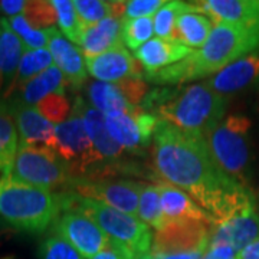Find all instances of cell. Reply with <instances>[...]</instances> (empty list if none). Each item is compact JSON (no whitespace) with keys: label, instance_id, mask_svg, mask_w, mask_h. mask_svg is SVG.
<instances>
[{"label":"cell","instance_id":"10","mask_svg":"<svg viewBox=\"0 0 259 259\" xmlns=\"http://www.w3.org/2000/svg\"><path fill=\"white\" fill-rule=\"evenodd\" d=\"M214 225L197 221H168L156 231L150 253H190L204 252L209 248Z\"/></svg>","mask_w":259,"mask_h":259},{"label":"cell","instance_id":"48","mask_svg":"<svg viewBox=\"0 0 259 259\" xmlns=\"http://www.w3.org/2000/svg\"><path fill=\"white\" fill-rule=\"evenodd\" d=\"M0 30H2V19H0Z\"/></svg>","mask_w":259,"mask_h":259},{"label":"cell","instance_id":"22","mask_svg":"<svg viewBox=\"0 0 259 259\" xmlns=\"http://www.w3.org/2000/svg\"><path fill=\"white\" fill-rule=\"evenodd\" d=\"M121 44V19L108 18L95 25L81 26L76 47L82 52L83 58H90L101 55Z\"/></svg>","mask_w":259,"mask_h":259},{"label":"cell","instance_id":"44","mask_svg":"<svg viewBox=\"0 0 259 259\" xmlns=\"http://www.w3.org/2000/svg\"><path fill=\"white\" fill-rule=\"evenodd\" d=\"M204 252H190V253H170V255H153L150 259H200Z\"/></svg>","mask_w":259,"mask_h":259},{"label":"cell","instance_id":"14","mask_svg":"<svg viewBox=\"0 0 259 259\" xmlns=\"http://www.w3.org/2000/svg\"><path fill=\"white\" fill-rule=\"evenodd\" d=\"M8 107L20 137L19 146L55 148V125L37 111L36 107L22 104L13 98Z\"/></svg>","mask_w":259,"mask_h":259},{"label":"cell","instance_id":"30","mask_svg":"<svg viewBox=\"0 0 259 259\" xmlns=\"http://www.w3.org/2000/svg\"><path fill=\"white\" fill-rule=\"evenodd\" d=\"M154 33V19H124L121 20V42L124 47L136 52L148 40Z\"/></svg>","mask_w":259,"mask_h":259},{"label":"cell","instance_id":"2","mask_svg":"<svg viewBox=\"0 0 259 259\" xmlns=\"http://www.w3.org/2000/svg\"><path fill=\"white\" fill-rule=\"evenodd\" d=\"M259 51V28H246L232 23H218L210 36L199 49L177 64L154 74H144L143 79L160 87L180 85L218 74L238 59Z\"/></svg>","mask_w":259,"mask_h":259},{"label":"cell","instance_id":"38","mask_svg":"<svg viewBox=\"0 0 259 259\" xmlns=\"http://www.w3.org/2000/svg\"><path fill=\"white\" fill-rule=\"evenodd\" d=\"M164 0H130L125 5L124 19H141L154 18V15L161 6L164 5Z\"/></svg>","mask_w":259,"mask_h":259},{"label":"cell","instance_id":"4","mask_svg":"<svg viewBox=\"0 0 259 259\" xmlns=\"http://www.w3.org/2000/svg\"><path fill=\"white\" fill-rule=\"evenodd\" d=\"M61 202L62 212H79L93 219L108 236L110 242L124 250L131 259L150 253L153 235L147 225L137 216L120 212L71 192H61Z\"/></svg>","mask_w":259,"mask_h":259},{"label":"cell","instance_id":"34","mask_svg":"<svg viewBox=\"0 0 259 259\" xmlns=\"http://www.w3.org/2000/svg\"><path fill=\"white\" fill-rule=\"evenodd\" d=\"M37 259H85L69 242L52 231L37 246Z\"/></svg>","mask_w":259,"mask_h":259},{"label":"cell","instance_id":"37","mask_svg":"<svg viewBox=\"0 0 259 259\" xmlns=\"http://www.w3.org/2000/svg\"><path fill=\"white\" fill-rule=\"evenodd\" d=\"M23 16L36 29H49L55 26L56 23L55 9L51 2H44V0L28 2Z\"/></svg>","mask_w":259,"mask_h":259},{"label":"cell","instance_id":"1","mask_svg":"<svg viewBox=\"0 0 259 259\" xmlns=\"http://www.w3.org/2000/svg\"><path fill=\"white\" fill-rule=\"evenodd\" d=\"M153 144L158 175L189 194L212 216L214 225L255 207L249 189L232 180L216 166L203 136L160 120Z\"/></svg>","mask_w":259,"mask_h":259},{"label":"cell","instance_id":"26","mask_svg":"<svg viewBox=\"0 0 259 259\" xmlns=\"http://www.w3.org/2000/svg\"><path fill=\"white\" fill-rule=\"evenodd\" d=\"M90 105L104 115L130 111L131 107L117 83L93 81L87 88Z\"/></svg>","mask_w":259,"mask_h":259},{"label":"cell","instance_id":"19","mask_svg":"<svg viewBox=\"0 0 259 259\" xmlns=\"http://www.w3.org/2000/svg\"><path fill=\"white\" fill-rule=\"evenodd\" d=\"M194 49L176 40L154 37L134 52V58L143 66L144 74H154L163 68L177 64L190 55Z\"/></svg>","mask_w":259,"mask_h":259},{"label":"cell","instance_id":"11","mask_svg":"<svg viewBox=\"0 0 259 259\" xmlns=\"http://www.w3.org/2000/svg\"><path fill=\"white\" fill-rule=\"evenodd\" d=\"M105 122L110 136L125 151H139L151 143L160 118L141 107H134L127 112L105 115Z\"/></svg>","mask_w":259,"mask_h":259},{"label":"cell","instance_id":"35","mask_svg":"<svg viewBox=\"0 0 259 259\" xmlns=\"http://www.w3.org/2000/svg\"><path fill=\"white\" fill-rule=\"evenodd\" d=\"M75 12L78 15L81 26H90L112 18L111 2L101 0H74Z\"/></svg>","mask_w":259,"mask_h":259},{"label":"cell","instance_id":"24","mask_svg":"<svg viewBox=\"0 0 259 259\" xmlns=\"http://www.w3.org/2000/svg\"><path fill=\"white\" fill-rule=\"evenodd\" d=\"M66 85L68 83L65 81L62 72L56 68L55 65H52L47 71L40 72L25 83L22 88H19L18 97H15L13 100L35 107L37 102L42 101L49 95H54V94L64 95Z\"/></svg>","mask_w":259,"mask_h":259},{"label":"cell","instance_id":"12","mask_svg":"<svg viewBox=\"0 0 259 259\" xmlns=\"http://www.w3.org/2000/svg\"><path fill=\"white\" fill-rule=\"evenodd\" d=\"M52 231L69 242L85 259L95 258L110 242L108 236L93 219L72 210L61 213Z\"/></svg>","mask_w":259,"mask_h":259},{"label":"cell","instance_id":"5","mask_svg":"<svg viewBox=\"0 0 259 259\" xmlns=\"http://www.w3.org/2000/svg\"><path fill=\"white\" fill-rule=\"evenodd\" d=\"M226 98L214 93L206 82L177 88L173 97L154 112L160 120L177 128L206 136L223 120Z\"/></svg>","mask_w":259,"mask_h":259},{"label":"cell","instance_id":"17","mask_svg":"<svg viewBox=\"0 0 259 259\" xmlns=\"http://www.w3.org/2000/svg\"><path fill=\"white\" fill-rule=\"evenodd\" d=\"M197 12L218 23L259 28V0H204L194 3Z\"/></svg>","mask_w":259,"mask_h":259},{"label":"cell","instance_id":"41","mask_svg":"<svg viewBox=\"0 0 259 259\" xmlns=\"http://www.w3.org/2000/svg\"><path fill=\"white\" fill-rule=\"evenodd\" d=\"M28 2L25 0H2L0 2V12L9 18L20 16L26 9Z\"/></svg>","mask_w":259,"mask_h":259},{"label":"cell","instance_id":"39","mask_svg":"<svg viewBox=\"0 0 259 259\" xmlns=\"http://www.w3.org/2000/svg\"><path fill=\"white\" fill-rule=\"evenodd\" d=\"M124 94L125 100L131 107H140L141 101L148 93V85L143 78H125L122 81L115 82Z\"/></svg>","mask_w":259,"mask_h":259},{"label":"cell","instance_id":"46","mask_svg":"<svg viewBox=\"0 0 259 259\" xmlns=\"http://www.w3.org/2000/svg\"><path fill=\"white\" fill-rule=\"evenodd\" d=\"M134 259H150V253H148V255H144V256H137V258Z\"/></svg>","mask_w":259,"mask_h":259},{"label":"cell","instance_id":"32","mask_svg":"<svg viewBox=\"0 0 259 259\" xmlns=\"http://www.w3.org/2000/svg\"><path fill=\"white\" fill-rule=\"evenodd\" d=\"M56 13V23L59 32L65 35V37L78 45L79 40V32H81V23L78 15L75 12L74 2L71 0H51Z\"/></svg>","mask_w":259,"mask_h":259},{"label":"cell","instance_id":"27","mask_svg":"<svg viewBox=\"0 0 259 259\" xmlns=\"http://www.w3.org/2000/svg\"><path fill=\"white\" fill-rule=\"evenodd\" d=\"M19 150L18 130L8 104L0 101V173L10 176L12 166Z\"/></svg>","mask_w":259,"mask_h":259},{"label":"cell","instance_id":"9","mask_svg":"<svg viewBox=\"0 0 259 259\" xmlns=\"http://www.w3.org/2000/svg\"><path fill=\"white\" fill-rule=\"evenodd\" d=\"M55 151L68 163L74 179L85 175L94 164L104 161L94 148L83 124L82 115L76 107H72L71 115L61 124L55 125Z\"/></svg>","mask_w":259,"mask_h":259},{"label":"cell","instance_id":"23","mask_svg":"<svg viewBox=\"0 0 259 259\" xmlns=\"http://www.w3.org/2000/svg\"><path fill=\"white\" fill-rule=\"evenodd\" d=\"M25 52L22 40L10 29L8 19L2 18L0 30V93L8 98L13 93V83L19 64Z\"/></svg>","mask_w":259,"mask_h":259},{"label":"cell","instance_id":"43","mask_svg":"<svg viewBox=\"0 0 259 259\" xmlns=\"http://www.w3.org/2000/svg\"><path fill=\"white\" fill-rule=\"evenodd\" d=\"M235 259H259V239L239 250Z\"/></svg>","mask_w":259,"mask_h":259},{"label":"cell","instance_id":"6","mask_svg":"<svg viewBox=\"0 0 259 259\" xmlns=\"http://www.w3.org/2000/svg\"><path fill=\"white\" fill-rule=\"evenodd\" d=\"M250 127L252 122L248 117L231 114L204 136L216 166L246 189H249L250 177Z\"/></svg>","mask_w":259,"mask_h":259},{"label":"cell","instance_id":"42","mask_svg":"<svg viewBox=\"0 0 259 259\" xmlns=\"http://www.w3.org/2000/svg\"><path fill=\"white\" fill-rule=\"evenodd\" d=\"M93 259H131L124 252V250H121L118 246H115L112 242H108V245H107V248L100 252L95 258Z\"/></svg>","mask_w":259,"mask_h":259},{"label":"cell","instance_id":"29","mask_svg":"<svg viewBox=\"0 0 259 259\" xmlns=\"http://www.w3.org/2000/svg\"><path fill=\"white\" fill-rule=\"evenodd\" d=\"M194 9L193 3H186V2H166L161 9L154 15V33L157 37L171 40L173 33L176 30V22L186 12H190Z\"/></svg>","mask_w":259,"mask_h":259},{"label":"cell","instance_id":"36","mask_svg":"<svg viewBox=\"0 0 259 259\" xmlns=\"http://www.w3.org/2000/svg\"><path fill=\"white\" fill-rule=\"evenodd\" d=\"M35 107H36L37 111L40 112L49 122H52L54 125L64 122L72 112L68 98L65 95H58V94L44 98L42 101L37 102Z\"/></svg>","mask_w":259,"mask_h":259},{"label":"cell","instance_id":"15","mask_svg":"<svg viewBox=\"0 0 259 259\" xmlns=\"http://www.w3.org/2000/svg\"><path fill=\"white\" fill-rule=\"evenodd\" d=\"M207 87L222 97L259 85V51L252 52L210 76Z\"/></svg>","mask_w":259,"mask_h":259},{"label":"cell","instance_id":"18","mask_svg":"<svg viewBox=\"0 0 259 259\" xmlns=\"http://www.w3.org/2000/svg\"><path fill=\"white\" fill-rule=\"evenodd\" d=\"M259 239V213L256 207L214 225L209 245H229L242 250Z\"/></svg>","mask_w":259,"mask_h":259},{"label":"cell","instance_id":"13","mask_svg":"<svg viewBox=\"0 0 259 259\" xmlns=\"http://www.w3.org/2000/svg\"><path fill=\"white\" fill-rule=\"evenodd\" d=\"M88 74L97 81L115 83L125 78H143L144 69L121 44L101 55L83 58Z\"/></svg>","mask_w":259,"mask_h":259},{"label":"cell","instance_id":"8","mask_svg":"<svg viewBox=\"0 0 259 259\" xmlns=\"http://www.w3.org/2000/svg\"><path fill=\"white\" fill-rule=\"evenodd\" d=\"M144 185L130 179L107 176H87L72 179L65 192L107 204L112 209L128 214H137L141 192Z\"/></svg>","mask_w":259,"mask_h":259},{"label":"cell","instance_id":"28","mask_svg":"<svg viewBox=\"0 0 259 259\" xmlns=\"http://www.w3.org/2000/svg\"><path fill=\"white\" fill-rule=\"evenodd\" d=\"M52 55L49 49H29L23 52V56L20 59L18 68V74L13 83V91H18L25 83L35 78L40 72L47 71L48 68L52 66Z\"/></svg>","mask_w":259,"mask_h":259},{"label":"cell","instance_id":"3","mask_svg":"<svg viewBox=\"0 0 259 259\" xmlns=\"http://www.w3.org/2000/svg\"><path fill=\"white\" fill-rule=\"evenodd\" d=\"M62 213L61 193L19 182L0 179V218L19 232L40 235Z\"/></svg>","mask_w":259,"mask_h":259},{"label":"cell","instance_id":"20","mask_svg":"<svg viewBox=\"0 0 259 259\" xmlns=\"http://www.w3.org/2000/svg\"><path fill=\"white\" fill-rule=\"evenodd\" d=\"M74 105L81 112L88 137L102 160H118L122 157L125 150L110 136L105 122V115L97 111L90 105V102H87L81 97L75 100Z\"/></svg>","mask_w":259,"mask_h":259},{"label":"cell","instance_id":"47","mask_svg":"<svg viewBox=\"0 0 259 259\" xmlns=\"http://www.w3.org/2000/svg\"><path fill=\"white\" fill-rule=\"evenodd\" d=\"M0 259H13L12 256H5V258H0Z\"/></svg>","mask_w":259,"mask_h":259},{"label":"cell","instance_id":"45","mask_svg":"<svg viewBox=\"0 0 259 259\" xmlns=\"http://www.w3.org/2000/svg\"><path fill=\"white\" fill-rule=\"evenodd\" d=\"M13 228L10 226L9 223L6 222V221H3L2 218H0V238H3V236H6V235H10V233H13Z\"/></svg>","mask_w":259,"mask_h":259},{"label":"cell","instance_id":"7","mask_svg":"<svg viewBox=\"0 0 259 259\" xmlns=\"http://www.w3.org/2000/svg\"><path fill=\"white\" fill-rule=\"evenodd\" d=\"M10 176L19 182L48 190L68 187L74 179L68 163L54 150L32 146H19Z\"/></svg>","mask_w":259,"mask_h":259},{"label":"cell","instance_id":"33","mask_svg":"<svg viewBox=\"0 0 259 259\" xmlns=\"http://www.w3.org/2000/svg\"><path fill=\"white\" fill-rule=\"evenodd\" d=\"M10 29L16 33V36L22 40L25 51L29 49H44L49 42L48 29H36L28 22L23 15L15 18H6Z\"/></svg>","mask_w":259,"mask_h":259},{"label":"cell","instance_id":"31","mask_svg":"<svg viewBox=\"0 0 259 259\" xmlns=\"http://www.w3.org/2000/svg\"><path fill=\"white\" fill-rule=\"evenodd\" d=\"M139 219L146 225H150L156 231L161 229L166 225L167 219L161 212L160 204V190L157 185L144 186L139 203Z\"/></svg>","mask_w":259,"mask_h":259},{"label":"cell","instance_id":"16","mask_svg":"<svg viewBox=\"0 0 259 259\" xmlns=\"http://www.w3.org/2000/svg\"><path fill=\"white\" fill-rule=\"evenodd\" d=\"M48 32H49L48 49L52 55L55 66L62 72L68 85H71L75 90L82 87V83L88 78V71L85 66L82 52L76 45L69 42L56 26L49 28Z\"/></svg>","mask_w":259,"mask_h":259},{"label":"cell","instance_id":"21","mask_svg":"<svg viewBox=\"0 0 259 259\" xmlns=\"http://www.w3.org/2000/svg\"><path fill=\"white\" fill-rule=\"evenodd\" d=\"M161 212L168 221H197L214 225L212 216L203 210L189 194L167 182L158 183Z\"/></svg>","mask_w":259,"mask_h":259},{"label":"cell","instance_id":"40","mask_svg":"<svg viewBox=\"0 0 259 259\" xmlns=\"http://www.w3.org/2000/svg\"><path fill=\"white\" fill-rule=\"evenodd\" d=\"M238 250L229 245H209L200 259H235Z\"/></svg>","mask_w":259,"mask_h":259},{"label":"cell","instance_id":"25","mask_svg":"<svg viewBox=\"0 0 259 259\" xmlns=\"http://www.w3.org/2000/svg\"><path fill=\"white\" fill-rule=\"evenodd\" d=\"M194 5V3H193ZM213 22L206 15L197 12L196 6L193 10L186 12L176 22V30L171 40L180 42L192 49H199L204 45L207 37L210 36Z\"/></svg>","mask_w":259,"mask_h":259}]
</instances>
